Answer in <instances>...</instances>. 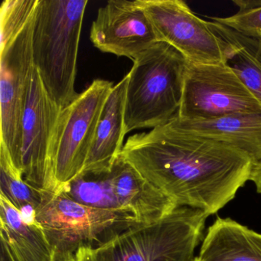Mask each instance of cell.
Instances as JSON below:
<instances>
[{
	"label": "cell",
	"instance_id": "obj_19",
	"mask_svg": "<svg viewBox=\"0 0 261 261\" xmlns=\"http://www.w3.org/2000/svg\"><path fill=\"white\" fill-rule=\"evenodd\" d=\"M0 188L16 208L32 206L37 209L42 201V190L27 183L22 172L14 166L7 149L0 144Z\"/></svg>",
	"mask_w": 261,
	"mask_h": 261
},
{
	"label": "cell",
	"instance_id": "obj_14",
	"mask_svg": "<svg viewBox=\"0 0 261 261\" xmlns=\"http://www.w3.org/2000/svg\"><path fill=\"white\" fill-rule=\"evenodd\" d=\"M127 82L126 75L108 96L83 172H111L123 150Z\"/></svg>",
	"mask_w": 261,
	"mask_h": 261
},
{
	"label": "cell",
	"instance_id": "obj_2",
	"mask_svg": "<svg viewBox=\"0 0 261 261\" xmlns=\"http://www.w3.org/2000/svg\"><path fill=\"white\" fill-rule=\"evenodd\" d=\"M88 0H39L33 36V62L48 94L62 108L75 91L81 33Z\"/></svg>",
	"mask_w": 261,
	"mask_h": 261
},
{
	"label": "cell",
	"instance_id": "obj_25",
	"mask_svg": "<svg viewBox=\"0 0 261 261\" xmlns=\"http://www.w3.org/2000/svg\"><path fill=\"white\" fill-rule=\"evenodd\" d=\"M1 261H9L8 258H7V255H6L5 252L2 250V254H1Z\"/></svg>",
	"mask_w": 261,
	"mask_h": 261
},
{
	"label": "cell",
	"instance_id": "obj_3",
	"mask_svg": "<svg viewBox=\"0 0 261 261\" xmlns=\"http://www.w3.org/2000/svg\"><path fill=\"white\" fill-rule=\"evenodd\" d=\"M125 106L126 134L165 124L178 114L187 60L176 49L157 42L133 61Z\"/></svg>",
	"mask_w": 261,
	"mask_h": 261
},
{
	"label": "cell",
	"instance_id": "obj_6",
	"mask_svg": "<svg viewBox=\"0 0 261 261\" xmlns=\"http://www.w3.org/2000/svg\"><path fill=\"white\" fill-rule=\"evenodd\" d=\"M35 16L28 22H0V144L20 172L22 117L34 68Z\"/></svg>",
	"mask_w": 261,
	"mask_h": 261
},
{
	"label": "cell",
	"instance_id": "obj_26",
	"mask_svg": "<svg viewBox=\"0 0 261 261\" xmlns=\"http://www.w3.org/2000/svg\"><path fill=\"white\" fill-rule=\"evenodd\" d=\"M194 261H198V259H197V257H195V259H194Z\"/></svg>",
	"mask_w": 261,
	"mask_h": 261
},
{
	"label": "cell",
	"instance_id": "obj_9",
	"mask_svg": "<svg viewBox=\"0 0 261 261\" xmlns=\"http://www.w3.org/2000/svg\"><path fill=\"white\" fill-rule=\"evenodd\" d=\"M62 109L34 66L22 117L20 170L27 183L45 192L53 191L51 152Z\"/></svg>",
	"mask_w": 261,
	"mask_h": 261
},
{
	"label": "cell",
	"instance_id": "obj_22",
	"mask_svg": "<svg viewBox=\"0 0 261 261\" xmlns=\"http://www.w3.org/2000/svg\"><path fill=\"white\" fill-rule=\"evenodd\" d=\"M77 261H101L96 249L91 247H81L76 252Z\"/></svg>",
	"mask_w": 261,
	"mask_h": 261
},
{
	"label": "cell",
	"instance_id": "obj_20",
	"mask_svg": "<svg viewBox=\"0 0 261 261\" xmlns=\"http://www.w3.org/2000/svg\"><path fill=\"white\" fill-rule=\"evenodd\" d=\"M238 13L228 17H210L239 34L261 40V0H233Z\"/></svg>",
	"mask_w": 261,
	"mask_h": 261
},
{
	"label": "cell",
	"instance_id": "obj_5",
	"mask_svg": "<svg viewBox=\"0 0 261 261\" xmlns=\"http://www.w3.org/2000/svg\"><path fill=\"white\" fill-rule=\"evenodd\" d=\"M36 221L53 250L76 253L81 247L96 249L140 224L130 212L94 208L76 202L64 192L42 190Z\"/></svg>",
	"mask_w": 261,
	"mask_h": 261
},
{
	"label": "cell",
	"instance_id": "obj_7",
	"mask_svg": "<svg viewBox=\"0 0 261 261\" xmlns=\"http://www.w3.org/2000/svg\"><path fill=\"white\" fill-rule=\"evenodd\" d=\"M113 88L112 82L96 79L62 109L51 152V192L57 193L83 172Z\"/></svg>",
	"mask_w": 261,
	"mask_h": 261
},
{
	"label": "cell",
	"instance_id": "obj_23",
	"mask_svg": "<svg viewBox=\"0 0 261 261\" xmlns=\"http://www.w3.org/2000/svg\"><path fill=\"white\" fill-rule=\"evenodd\" d=\"M51 261H77L76 253L53 250Z\"/></svg>",
	"mask_w": 261,
	"mask_h": 261
},
{
	"label": "cell",
	"instance_id": "obj_10",
	"mask_svg": "<svg viewBox=\"0 0 261 261\" xmlns=\"http://www.w3.org/2000/svg\"><path fill=\"white\" fill-rule=\"evenodd\" d=\"M158 42H165L189 62H224L222 47L208 21L200 19L181 0H139Z\"/></svg>",
	"mask_w": 261,
	"mask_h": 261
},
{
	"label": "cell",
	"instance_id": "obj_15",
	"mask_svg": "<svg viewBox=\"0 0 261 261\" xmlns=\"http://www.w3.org/2000/svg\"><path fill=\"white\" fill-rule=\"evenodd\" d=\"M198 261H261V233L230 218H218L207 230Z\"/></svg>",
	"mask_w": 261,
	"mask_h": 261
},
{
	"label": "cell",
	"instance_id": "obj_17",
	"mask_svg": "<svg viewBox=\"0 0 261 261\" xmlns=\"http://www.w3.org/2000/svg\"><path fill=\"white\" fill-rule=\"evenodd\" d=\"M1 235L10 240L25 261H51L53 249L39 226L29 225L20 212L0 193Z\"/></svg>",
	"mask_w": 261,
	"mask_h": 261
},
{
	"label": "cell",
	"instance_id": "obj_18",
	"mask_svg": "<svg viewBox=\"0 0 261 261\" xmlns=\"http://www.w3.org/2000/svg\"><path fill=\"white\" fill-rule=\"evenodd\" d=\"M109 172H83L59 192H64L76 202L88 207L105 210H125L113 192Z\"/></svg>",
	"mask_w": 261,
	"mask_h": 261
},
{
	"label": "cell",
	"instance_id": "obj_16",
	"mask_svg": "<svg viewBox=\"0 0 261 261\" xmlns=\"http://www.w3.org/2000/svg\"><path fill=\"white\" fill-rule=\"evenodd\" d=\"M208 23L221 40L224 63L261 103V40L243 36L215 21Z\"/></svg>",
	"mask_w": 261,
	"mask_h": 261
},
{
	"label": "cell",
	"instance_id": "obj_8",
	"mask_svg": "<svg viewBox=\"0 0 261 261\" xmlns=\"http://www.w3.org/2000/svg\"><path fill=\"white\" fill-rule=\"evenodd\" d=\"M259 111L260 102L227 64H198L187 61L177 117L206 120Z\"/></svg>",
	"mask_w": 261,
	"mask_h": 261
},
{
	"label": "cell",
	"instance_id": "obj_12",
	"mask_svg": "<svg viewBox=\"0 0 261 261\" xmlns=\"http://www.w3.org/2000/svg\"><path fill=\"white\" fill-rule=\"evenodd\" d=\"M181 132L215 140L247 154L253 163L261 161V111L238 113L206 120L168 122Z\"/></svg>",
	"mask_w": 261,
	"mask_h": 261
},
{
	"label": "cell",
	"instance_id": "obj_13",
	"mask_svg": "<svg viewBox=\"0 0 261 261\" xmlns=\"http://www.w3.org/2000/svg\"><path fill=\"white\" fill-rule=\"evenodd\" d=\"M109 179L122 207L130 212L140 224L156 222L178 207L120 156L109 172Z\"/></svg>",
	"mask_w": 261,
	"mask_h": 261
},
{
	"label": "cell",
	"instance_id": "obj_24",
	"mask_svg": "<svg viewBox=\"0 0 261 261\" xmlns=\"http://www.w3.org/2000/svg\"><path fill=\"white\" fill-rule=\"evenodd\" d=\"M250 180L256 186V191L261 194V161L256 163L253 166Z\"/></svg>",
	"mask_w": 261,
	"mask_h": 261
},
{
	"label": "cell",
	"instance_id": "obj_21",
	"mask_svg": "<svg viewBox=\"0 0 261 261\" xmlns=\"http://www.w3.org/2000/svg\"><path fill=\"white\" fill-rule=\"evenodd\" d=\"M1 246L9 261H25L14 244L4 237H1Z\"/></svg>",
	"mask_w": 261,
	"mask_h": 261
},
{
	"label": "cell",
	"instance_id": "obj_1",
	"mask_svg": "<svg viewBox=\"0 0 261 261\" xmlns=\"http://www.w3.org/2000/svg\"><path fill=\"white\" fill-rule=\"evenodd\" d=\"M120 156L178 207L208 216L234 198L255 165L238 149L168 123L129 137Z\"/></svg>",
	"mask_w": 261,
	"mask_h": 261
},
{
	"label": "cell",
	"instance_id": "obj_11",
	"mask_svg": "<svg viewBox=\"0 0 261 261\" xmlns=\"http://www.w3.org/2000/svg\"><path fill=\"white\" fill-rule=\"evenodd\" d=\"M90 38L102 53L133 61L158 42L139 0L108 1L99 9Z\"/></svg>",
	"mask_w": 261,
	"mask_h": 261
},
{
	"label": "cell",
	"instance_id": "obj_4",
	"mask_svg": "<svg viewBox=\"0 0 261 261\" xmlns=\"http://www.w3.org/2000/svg\"><path fill=\"white\" fill-rule=\"evenodd\" d=\"M208 215L178 207L150 224L134 226L96 248L101 261H194Z\"/></svg>",
	"mask_w": 261,
	"mask_h": 261
}]
</instances>
